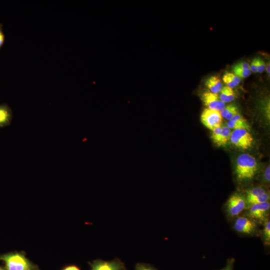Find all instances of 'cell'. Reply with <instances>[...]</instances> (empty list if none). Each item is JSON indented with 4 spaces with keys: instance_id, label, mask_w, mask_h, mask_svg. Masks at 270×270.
I'll return each instance as SVG.
<instances>
[{
    "instance_id": "4dcf8cb0",
    "label": "cell",
    "mask_w": 270,
    "mask_h": 270,
    "mask_svg": "<svg viewBox=\"0 0 270 270\" xmlns=\"http://www.w3.org/2000/svg\"><path fill=\"white\" fill-rule=\"evenodd\" d=\"M36 270H38V269H36Z\"/></svg>"
},
{
    "instance_id": "e0dca14e",
    "label": "cell",
    "mask_w": 270,
    "mask_h": 270,
    "mask_svg": "<svg viewBox=\"0 0 270 270\" xmlns=\"http://www.w3.org/2000/svg\"><path fill=\"white\" fill-rule=\"evenodd\" d=\"M266 190L260 186L255 187L246 190L245 198L246 202H247L250 200L261 196L266 192Z\"/></svg>"
},
{
    "instance_id": "4316f807",
    "label": "cell",
    "mask_w": 270,
    "mask_h": 270,
    "mask_svg": "<svg viewBox=\"0 0 270 270\" xmlns=\"http://www.w3.org/2000/svg\"><path fill=\"white\" fill-rule=\"evenodd\" d=\"M238 66L244 68V70H250V65L246 62H241L236 64Z\"/></svg>"
},
{
    "instance_id": "ac0fdd59",
    "label": "cell",
    "mask_w": 270,
    "mask_h": 270,
    "mask_svg": "<svg viewBox=\"0 0 270 270\" xmlns=\"http://www.w3.org/2000/svg\"><path fill=\"white\" fill-rule=\"evenodd\" d=\"M270 198V194L268 192H266L261 196L252 198L246 202V210L248 209L250 206L253 204L269 202Z\"/></svg>"
},
{
    "instance_id": "603a6c76",
    "label": "cell",
    "mask_w": 270,
    "mask_h": 270,
    "mask_svg": "<svg viewBox=\"0 0 270 270\" xmlns=\"http://www.w3.org/2000/svg\"><path fill=\"white\" fill-rule=\"evenodd\" d=\"M234 262V258L228 259L225 266L220 270H233Z\"/></svg>"
},
{
    "instance_id": "6da1fadb",
    "label": "cell",
    "mask_w": 270,
    "mask_h": 270,
    "mask_svg": "<svg viewBox=\"0 0 270 270\" xmlns=\"http://www.w3.org/2000/svg\"><path fill=\"white\" fill-rule=\"evenodd\" d=\"M257 170L258 164L253 156L248 154H244L238 156L235 172L236 180L239 182L252 180Z\"/></svg>"
},
{
    "instance_id": "cb8c5ba5",
    "label": "cell",
    "mask_w": 270,
    "mask_h": 270,
    "mask_svg": "<svg viewBox=\"0 0 270 270\" xmlns=\"http://www.w3.org/2000/svg\"><path fill=\"white\" fill-rule=\"evenodd\" d=\"M5 40V35L3 31V25L0 24V50L2 47Z\"/></svg>"
},
{
    "instance_id": "f546056e",
    "label": "cell",
    "mask_w": 270,
    "mask_h": 270,
    "mask_svg": "<svg viewBox=\"0 0 270 270\" xmlns=\"http://www.w3.org/2000/svg\"><path fill=\"white\" fill-rule=\"evenodd\" d=\"M0 270H6V268H4L0 266Z\"/></svg>"
},
{
    "instance_id": "d4e9b609",
    "label": "cell",
    "mask_w": 270,
    "mask_h": 270,
    "mask_svg": "<svg viewBox=\"0 0 270 270\" xmlns=\"http://www.w3.org/2000/svg\"><path fill=\"white\" fill-rule=\"evenodd\" d=\"M250 69L254 72H257V58H254L252 60Z\"/></svg>"
},
{
    "instance_id": "2e32d148",
    "label": "cell",
    "mask_w": 270,
    "mask_h": 270,
    "mask_svg": "<svg viewBox=\"0 0 270 270\" xmlns=\"http://www.w3.org/2000/svg\"><path fill=\"white\" fill-rule=\"evenodd\" d=\"M220 92V98L224 103L230 102L234 98L233 90L227 86L222 87Z\"/></svg>"
},
{
    "instance_id": "8fae6325",
    "label": "cell",
    "mask_w": 270,
    "mask_h": 270,
    "mask_svg": "<svg viewBox=\"0 0 270 270\" xmlns=\"http://www.w3.org/2000/svg\"><path fill=\"white\" fill-rule=\"evenodd\" d=\"M13 114L10 108L6 104H0V128L10 125Z\"/></svg>"
},
{
    "instance_id": "4fadbf2b",
    "label": "cell",
    "mask_w": 270,
    "mask_h": 270,
    "mask_svg": "<svg viewBox=\"0 0 270 270\" xmlns=\"http://www.w3.org/2000/svg\"><path fill=\"white\" fill-rule=\"evenodd\" d=\"M230 129L227 126H222V130L216 145L218 146H226L230 140Z\"/></svg>"
},
{
    "instance_id": "f1b7e54d",
    "label": "cell",
    "mask_w": 270,
    "mask_h": 270,
    "mask_svg": "<svg viewBox=\"0 0 270 270\" xmlns=\"http://www.w3.org/2000/svg\"><path fill=\"white\" fill-rule=\"evenodd\" d=\"M270 62H268L266 66V72L270 76Z\"/></svg>"
},
{
    "instance_id": "277c9868",
    "label": "cell",
    "mask_w": 270,
    "mask_h": 270,
    "mask_svg": "<svg viewBox=\"0 0 270 270\" xmlns=\"http://www.w3.org/2000/svg\"><path fill=\"white\" fill-rule=\"evenodd\" d=\"M232 228L238 234L252 236L260 234L258 224L246 216H238L234 219Z\"/></svg>"
},
{
    "instance_id": "52a82bcc",
    "label": "cell",
    "mask_w": 270,
    "mask_h": 270,
    "mask_svg": "<svg viewBox=\"0 0 270 270\" xmlns=\"http://www.w3.org/2000/svg\"><path fill=\"white\" fill-rule=\"evenodd\" d=\"M200 119L205 127L212 130L216 128L221 126L222 118L220 112L206 108L202 112Z\"/></svg>"
},
{
    "instance_id": "5b68a950",
    "label": "cell",
    "mask_w": 270,
    "mask_h": 270,
    "mask_svg": "<svg viewBox=\"0 0 270 270\" xmlns=\"http://www.w3.org/2000/svg\"><path fill=\"white\" fill-rule=\"evenodd\" d=\"M270 210L269 202L254 204L246 209L245 216H248L256 222L263 224L268 219Z\"/></svg>"
},
{
    "instance_id": "ba28073f",
    "label": "cell",
    "mask_w": 270,
    "mask_h": 270,
    "mask_svg": "<svg viewBox=\"0 0 270 270\" xmlns=\"http://www.w3.org/2000/svg\"><path fill=\"white\" fill-rule=\"evenodd\" d=\"M90 270H128L124 263L118 258L110 261L98 259L90 263Z\"/></svg>"
},
{
    "instance_id": "8992f818",
    "label": "cell",
    "mask_w": 270,
    "mask_h": 270,
    "mask_svg": "<svg viewBox=\"0 0 270 270\" xmlns=\"http://www.w3.org/2000/svg\"><path fill=\"white\" fill-rule=\"evenodd\" d=\"M230 141L236 148L246 150L252 146L254 138L246 130H234L231 132Z\"/></svg>"
},
{
    "instance_id": "7c38bea8",
    "label": "cell",
    "mask_w": 270,
    "mask_h": 270,
    "mask_svg": "<svg viewBox=\"0 0 270 270\" xmlns=\"http://www.w3.org/2000/svg\"><path fill=\"white\" fill-rule=\"evenodd\" d=\"M205 84L210 90V92L215 94L220 92L222 88L220 79L216 76H212L208 78Z\"/></svg>"
},
{
    "instance_id": "44dd1931",
    "label": "cell",
    "mask_w": 270,
    "mask_h": 270,
    "mask_svg": "<svg viewBox=\"0 0 270 270\" xmlns=\"http://www.w3.org/2000/svg\"><path fill=\"white\" fill-rule=\"evenodd\" d=\"M238 114V108L236 106L232 104L230 110H229L224 118L226 120H230Z\"/></svg>"
},
{
    "instance_id": "3957f363",
    "label": "cell",
    "mask_w": 270,
    "mask_h": 270,
    "mask_svg": "<svg viewBox=\"0 0 270 270\" xmlns=\"http://www.w3.org/2000/svg\"><path fill=\"white\" fill-rule=\"evenodd\" d=\"M245 196L239 192L232 194L224 206V210L228 219L234 220L246 210Z\"/></svg>"
},
{
    "instance_id": "5bb4252c",
    "label": "cell",
    "mask_w": 270,
    "mask_h": 270,
    "mask_svg": "<svg viewBox=\"0 0 270 270\" xmlns=\"http://www.w3.org/2000/svg\"><path fill=\"white\" fill-rule=\"evenodd\" d=\"M263 244L266 246L270 244V221L268 219L263 224V228L260 232Z\"/></svg>"
},
{
    "instance_id": "7402d4cb",
    "label": "cell",
    "mask_w": 270,
    "mask_h": 270,
    "mask_svg": "<svg viewBox=\"0 0 270 270\" xmlns=\"http://www.w3.org/2000/svg\"><path fill=\"white\" fill-rule=\"evenodd\" d=\"M266 64L260 58H257V72H262L266 70Z\"/></svg>"
},
{
    "instance_id": "d6986e66",
    "label": "cell",
    "mask_w": 270,
    "mask_h": 270,
    "mask_svg": "<svg viewBox=\"0 0 270 270\" xmlns=\"http://www.w3.org/2000/svg\"><path fill=\"white\" fill-rule=\"evenodd\" d=\"M232 71L234 73V74L240 78H246L248 76L251 74V71L250 70H244L238 66L236 65H234L232 67Z\"/></svg>"
},
{
    "instance_id": "484cf974",
    "label": "cell",
    "mask_w": 270,
    "mask_h": 270,
    "mask_svg": "<svg viewBox=\"0 0 270 270\" xmlns=\"http://www.w3.org/2000/svg\"><path fill=\"white\" fill-rule=\"evenodd\" d=\"M264 180L267 182H269L270 181V165L268 166L264 173Z\"/></svg>"
},
{
    "instance_id": "ffe728a7",
    "label": "cell",
    "mask_w": 270,
    "mask_h": 270,
    "mask_svg": "<svg viewBox=\"0 0 270 270\" xmlns=\"http://www.w3.org/2000/svg\"><path fill=\"white\" fill-rule=\"evenodd\" d=\"M134 270H158L154 266L148 264L138 263L136 264Z\"/></svg>"
},
{
    "instance_id": "30bf717a",
    "label": "cell",
    "mask_w": 270,
    "mask_h": 270,
    "mask_svg": "<svg viewBox=\"0 0 270 270\" xmlns=\"http://www.w3.org/2000/svg\"><path fill=\"white\" fill-rule=\"evenodd\" d=\"M227 126L230 129H244L250 131V128L246 120L239 113L235 115L227 122Z\"/></svg>"
},
{
    "instance_id": "7a4b0ae2",
    "label": "cell",
    "mask_w": 270,
    "mask_h": 270,
    "mask_svg": "<svg viewBox=\"0 0 270 270\" xmlns=\"http://www.w3.org/2000/svg\"><path fill=\"white\" fill-rule=\"evenodd\" d=\"M6 270H35L34 266L22 254L12 252L0 256Z\"/></svg>"
},
{
    "instance_id": "9a60e30c",
    "label": "cell",
    "mask_w": 270,
    "mask_h": 270,
    "mask_svg": "<svg viewBox=\"0 0 270 270\" xmlns=\"http://www.w3.org/2000/svg\"><path fill=\"white\" fill-rule=\"evenodd\" d=\"M222 80L227 86L231 88L237 86L240 82V78L230 72L226 73L222 77Z\"/></svg>"
},
{
    "instance_id": "83f0119b",
    "label": "cell",
    "mask_w": 270,
    "mask_h": 270,
    "mask_svg": "<svg viewBox=\"0 0 270 270\" xmlns=\"http://www.w3.org/2000/svg\"><path fill=\"white\" fill-rule=\"evenodd\" d=\"M62 270H80V268L75 265H70L64 268Z\"/></svg>"
},
{
    "instance_id": "9c48e42d",
    "label": "cell",
    "mask_w": 270,
    "mask_h": 270,
    "mask_svg": "<svg viewBox=\"0 0 270 270\" xmlns=\"http://www.w3.org/2000/svg\"><path fill=\"white\" fill-rule=\"evenodd\" d=\"M201 100L207 108L218 111H221L225 106V104L220 98L218 94L210 92H206L202 94Z\"/></svg>"
}]
</instances>
